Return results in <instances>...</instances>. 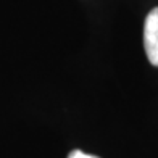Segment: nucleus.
I'll use <instances>...</instances> for the list:
<instances>
[{"instance_id":"obj_2","label":"nucleus","mask_w":158,"mask_h":158,"mask_svg":"<svg viewBox=\"0 0 158 158\" xmlns=\"http://www.w3.org/2000/svg\"><path fill=\"white\" fill-rule=\"evenodd\" d=\"M69 158H98V156H94V155H87V153H82V152H79V150H74V152H71Z\"/></svg>"},{"instance_id":"obj_1","label":"nucleus","mask_w":158,"mask_h":158,"mask_svg":"<svg viewBox=\"0 0 158 158\" xmlns=\"http://www.w3.org/2000/svg\"><path fill=\"white\" fill-rule=\"evenodd\" d=\"M143 48L148 61L158 66V6L153 8L145 18L143 24Z\"/></svg>"}]
</instances>
